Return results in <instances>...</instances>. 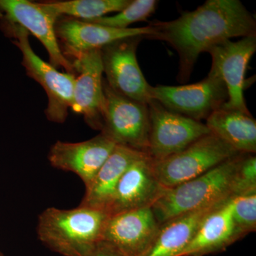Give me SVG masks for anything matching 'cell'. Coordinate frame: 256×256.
<instances>
[{
  "label": "cell",
  "instance_id": "7a4b0ae2",
  "mask_svg": "<svg viewBox=\"0 0 256 256\" xmlns=\"http://www.w3.org/2000/svg\"><path fill=\"white\" fill-rule=\"evenodd\" d=\"M109 215L105 210L79 206L48 208L38 216L37 235L42 244L64 256H90L102 240Z\"/></svg>",
  "mask_w": 256,
  "mask_h": 256
},
{
  "label": "cell",
  "instance_id": "44dd1931",
  "mask_svg": "<svg viewBox=\"0 0 256 256\" xmlns=\"http://www.w3.org/2000/svg\"><path fill=\"white\" fill-rule=\"evenodd\" d=\"M132 0H68L38 2L48 14L56 18L60 16L90 21L108 14L119 12Z\"/></svg>",
  "mask_w": 256,
  "mask_h": 256
},
{
  "label": "cell",
  "instance_id": "5bb4252c",
  "mask_svg": "<svg viewBox=\"0 0 256 256\" xmlns=\"http://www.w3.org/2000/svg\"><path fill=\"white\" fill-rule=\"evenodd\" d=\"M160 228L152 208L129 210L109 216L102 240L126 256H144Z\"/></svg>",
  "mask_w": 256,
  "mask_h": 256
},
{
  "label": "cell",
  "instance_id": "2e32d148",
  "mask_svg": "<svg viewBox=\"0 0 256 256\" xmlns=\"http://www.w3.org/2000/svg\"><path fill=\"white\" fill-rule=\"evenodd\" d=\"M72 64L78 74L74 82L72 110L82 114L92 129L101 131L104 95L100 50L82 54Z\"/></svg>",
  "mask_w": 256,
  "mask_h": 256
},
{
  "label": "cell",
  "instance_id": "ac0fdd59",
  "mask_svg": "<svg viewBox=\"0 0 256 256\" xmlns=\"http://www.w3.org/2000/svg\"><path fill=\"white\" fill-rule=\"evenodd\" d=\"M146 153L116 146L88 186L80 206L105 210L110 206L121 176L134 161Z\"/></svg>",
  "mask_w": 256,
  "mask_h": 256
},
{
  "label": "cell",
  "instance_id": "ba28073f",
  "mask_svg": "<svg viewBox=\"0 0 256 256\" xmlns=\"http://www.w3.org/2000/svg\"><path fill=\"white\" fill-rule=\"evenodd\" d=\"M143 36L122 38L100 48L102 72L109 86L128 98L148 104L152 86L138 64L136 52Z\"/></svg>",
  "mask_w": 256,
  "mask_h": 256
},
{
  "label": "cell",
  "instance_id": "cb8c5ba5",
  "mask_svg": "<svg viewBox=\"0 0 256 256\" xmlns=\"http://www.w3.org/2000/svg\"><path fill=\"white\" fill-rule=\"evenodd\" d=\"M254 193H256V158L252 154H246L234 174L232 196Z\"/></svg>",
  "mask_w": 256,
  "mask_h": 256
},
{
  "label": "cell",
  "instance_id": "4fadbf2b",
  "mask_svg": "<svg viewBox=\"0 0 256 256\" xmlns=\"http://www.w3.org/2000/svg\"><path fill=\"white\" fill-rule=\"evenodd\" d=\"M168 188L158 180L152 159L146 154L134 161L121 176L107 213L109 216L129 210L152 208Z\"/></svg>",
  "mask_w": 256,
  "mask_h": 256
},
{
  "label": "cell",
  "instance_id": "d6986e66",
  "mask_svg": "<svg viewBox=\"0 0 256 256\" xmlns=\"http://www.w3.org/2000/svg\"><path fill=\"white\" fill-rule=\"evenodd\" d=\"M228 200L182 214L160 225L156 240L144 256H180L207 216Z\"/></svg>",
  "mask_w": 256,
  "mask_h": 256
},
{
  "label": "cell",
  "instance_id": "9c48e42d",
  "mask_svg": "<svg viewBox=\"0 0 256 256\" xmlns=\"http://www.w3.org/2000/svg\"><path fill=\"white\" fill-rule=\"evenodd\" d=\"M148 108L150 129L148 154L154 160L176 154L212 133L204 124L168 110L158 101L152 100Z\"/></svg>",
  "mask_w": 256,
  "mask_h": 256
},
{
  "label": "cell",
  "instance_id": "7c38bea8",
  "mask_svg": "<svg viewBox=\"0 0 256 256\" xmlns=\"http://www.w3.org/2000/svg\"><path fill=\"white\" fill-rule=\"evenodd\" d=\"M0 20L20 25L32 34L46 48L50 65L75 75L73 64L64 56L60 50L56 34V18L42 9L38 2L28 0H0Z\"/></svg>",
  "mask_w": 256,
  "mask_h": 256
},
{
  "label": "cell",
  "instance_id": "e0dca14e",
  "mask_svg": "<svg viewBox=\"0 0 256 256\" xmlns=\"http://www.w3.org/2000/svg\"><path fill=\"white\" fill-rule=\"evenodd\" d=\"M232 198L207 216L180 256H205L222 252L242 238L232 217Z\"/></svg>",
  "mask_w": 256,
  "mask_h": 256
},
{
  "label": "cell",
  "instance_id": "52a82bcc",
  "mask_svg": "<svg viewBox=\"0 0 256 256\" xmlns=\"http://www.w3.org/2000/svg\"><path fill=\"white\" fill-rule=\"evenodd\" d=\"M150 98L168 110L202 122L228 100L226 87L212 69L202 82L190 85L151 86Z\"/></svg>",
  "mask_w": 256,
  "mask_h": 256
},
{
  "label": "cell",
  "instance_id": "6da1fadb",
  "mask_svg": "<svg viewBox=\"0 0 256 256\" xmlns=\"http://www.w3.org/2000/svg\"><path fill=\"white\" fill-rule=\"evenodd\" d=\"M150 40L166 42L178 52V80L186 82L202 52L235 37L256 34L255 18L239 0H207L196 10L168 22L154 21Z\"/></svg>",
  "mask_w": 256,
  "mask_h": 256
},
{
  "label": "cell",
  "instance_id": "9a60e30c",
  "mask_svg": "<svg viewBox=\"0 0 256 256\" xmlns=\"http://www.w3.org/2000/svg\"><path fill=\"white\" fill-rule=\"evenodd\" d=\"M116 146L102 132L84 142L57 141L50 148L48 160L54 168L78 175L86 188Z\"/></svg>",
  "mask_w": 256,
  "mask_h": 256
},
{
  "label": "cell",
  "instance_id": "603a6c76",
  "mask_svg": "<svg viewBox=\"0 0 256 256\" xmlns=\"http://www.w3.org/2000/svg\"><path fill=\"white\" fill-rule=\"evenodd\" d=\"M232 217L242 237L256 230V193L233 197Z\"/></svg>",
  "mask_w": 256,
  "mask_h": 256
},
{
  "label": "cell",
  "instance_id": "d4e9b609",
  "mask_svg": "<svg viewBox=\"0 0 256 256\" xmlns=\"http://www.w3.org/2000/svg\"><path fill=\"white\" fill-rule=\"evenodd\" d=\"M90 256H126L109 242L100 240L96 244Z\"/></svg>",
  "mask_w": 256,
  "mask_h": 256
},
{
  "label": "cell",
  "instance_id": "7402d4cb",
  "mask_svg": "<svg viewBox=\"0 0 256 256\" xmlns=\"http://www.w3.org/2000/svg\"><path fill=\"white\" fill-rule=\"evenodd\" d=\"M158 1L156 0H132L117 14L95 18L88 22L114 28H128L133 23L144 22L156 12Z\"/></svg>",
  "mask_w": 256,
  "mask_h": 256
},
{
  "label": "cell",
  "instance_id": "3957f363",
  "mask_svg": "<svg viewBox=\"0 0 256 256\" xmlns=\"http://www.w3.org/2000/svg\"><path fill=\"white\" fill-rule=\"evenodd\" d=\"M244 154H239L198 178L168 188L152 206L160 225L182 214L232 198V181Z\"/></svg>",
  "mask_w": 256,
  "mask_h": 256
},
{
  "label": "cell",
  "instance_id": "ffe728a7",
  "mask_svg": "<svg viewBox=\"0 0 256 256\" xmlns=\"http://www.w3.org/2000/svg\"><path fill=\"white\" fill-rule=\"evenodd\" d=\"M205 124L238 153H256V121L252 114L220 108L208 116Z\"/></svg>",
  "mask_w": 256,
  "mask_h": 256
},
{
  "label": "cell",
  "instance_id": "8fae6325",
  "mask_svg": "<svg viewBox=\"0 0 256 256\" xmlns=\"http://www.w3.org/2000/svg\"><path fill=\"white\" fill-rule=\"evenodd\" d=\"M55 28L60 50L72 63L82 54L100 50L117 40L138 36L150 38L154 34L150 24L144 28H114L70 18L57 20Z\"/></svg>",
  "mask_w": 256,
  "mask_h": 256
},
{
  "label": "cell",
  "instance_id": "277c9868",
  "mask_svg": "<svg viewBox=\"0 0 256 256\" xmlns=\"http://www.w3.org/2000/svg\"><path fill=\"white\" fill-rule=\"evenodd\" d=\"M0 26L21 50L26 74L44 89L48 97L46 118L55 124H64L68 117V109L73 107L75 75L58 72L40 58L30 44V33L22 26L2 20H0Z\"/></svg>",
  "mask_w": 256,
  "mask_h": 256
},
{
  "label": "cell",
  "instance_id": "5b68a950",
  "mask_svg": "<svg viewBox=\"0 0 256 256\" xmlns=\"http://www.w3.org/2000/svg\"><path fill=\"white\" fill-rule=\"evenodd\" d=\"M239 154L210 133L176 154L162 160L152 159V168L160 182L170 188L198 178Z\"/></svg>",
  "mask_w": 256,
  "mask_h": 256
},
{
  "label": "cell",
  "instance_id": "484cf974",
  "mask_svg": "<svg viewBox=\"0 0 256 256\" xmlns=\"http://www.w3.org/2000/svg\"><path fill=\"white\" fill-rule=\"evenodd\" d=\"M0 256H5L4 254H2V252H0Z\"/></svg>",
  "mask_w": 256,
  "mask_h": 256
},
{
  "label": "cell",
  "instance_id": "30bf717a",
  "mask_svg": "<svg viewBox=\"0 0 256 256\" xmlns=\"http://www.w3.org/2000/svg\"><path fill=\"white\" fill-rule=\"evenodd\" d=\"M256 52V34L237 42L226 40L207 50L212 58L210 69L220 76L228 92V100L222 108L250 114L244 90L248 66Z\"/></svg>",
  "mask_w": 256,
  "mask_h": 256
},
{
  "label": "cell",
  "instance_id": "8992f818",
  "mask_svg": "<svg viewBox=\"0 0 256 256\" xmlns=\"http://www.w3.org/2000/svg\"><path fill=\"white\" fill-rule=\"evenodd\" d=\"M104 105L100 132L117 146L148 154L150 122L148 104L128 98L112 90L104 79Z\"/></svg>",
  "mask_w": 256,
  "mask_h": 256
}]
</instances>
